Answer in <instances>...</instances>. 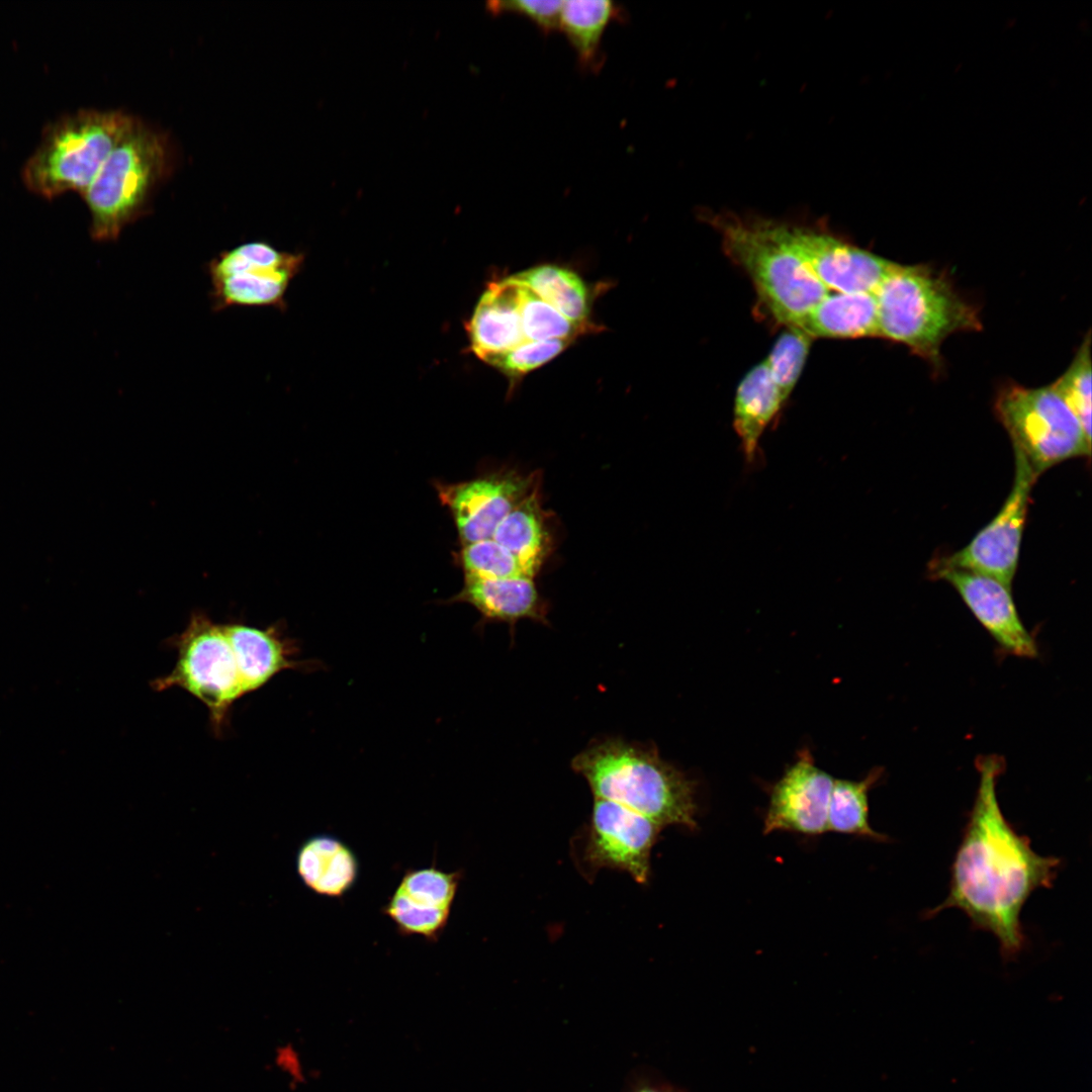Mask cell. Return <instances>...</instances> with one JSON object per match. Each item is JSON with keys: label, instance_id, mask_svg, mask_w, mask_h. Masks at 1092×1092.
<instances>
[{"label": "cell", "instance_id": "6da1fadb", "mask_svg": "<svg viewBox=\"0 0 1092 1092\" xmlns=\"http://www.w3.org/2000/svg\"><path fill=\"white\" fill-rule=\"evenodd\" d=\"M977 769L978 789L950 867L948 894L925 915L963 911L973 928L995 936L1002 957L1011 960L1025 946L1022 909L1035 891L1053 886L1061 859L1034 851L1004 816L996 791L1003 759L982 756Z\"/></svg>", "mask_w": 1092, "mask_h": 1092}, {"label": "cell", "instance_id": "7a4b0ae2", "mask_svg": "<svg viewBox=\"0 0 1092 1092\" xmlns=\"http://www.w3.org/2000/svg\"><path fill=\"white\" fill-rule=\"evenodd\" d=\"M571 767L595 798L619 803L661 827H698L696 782L661 758L654 745L600 739L576 754Z\"/></svg>", "mask_w": 1092, "mask_h": 1092}, {"label": "cell", "instance_id": "3957f363", "mask_svg": "<svg viewBox=\"0 0 1092 1092\" xmlns=\"http://www.w3.org/2000/svg\"><path fill=\"white\" fill-rule=\"evenodd\" d=\"M874 294L879 337L905 345L936 368L947 337L982 326L977 307L926 265L897 264Z\"/></svg>", "mask_w": 1092, "mask_h": 1092}, {"label": "cell", "instance_id": "277c9868", "mask_svg": "<svg viewBox=\"0 0 1092 1092\" xmlns=\"http://www.w3.org/2000/svg\"><path fill=\"white\" fill-rule=\"evenodd\" d=\"M711 223L727 256L749 276L769 314L786 327H799L829 292L784 242L775 220L715 214Z\"/></svg>", "mask_w": 1092, "mask_h": 1092}, {"label": "cell", "instance_id": "5b68a950", "mask_svg": "<svg viewBox=\"0 0 1092 1092\" xmlns=\"http://www.w3.org/2000/svg\"><path fill=\"white\" fill-rule=\"evenodd\" d=\"M134 120L122 111L79 109L48 122L21 169L24 186L47 199L83 194Z\"/></svg>", "mask_w": 1092, "mask_h": 1092}, {"label": "cell", "instance_id": "8992f818", "mask_svg": "<svg viewBox=\"0 0 1092 1092\" xmlns=\"http://www.w3.org/2000/svg\"><path fill=\"white\" fill-rule=\"evenodd\" d=\"M168 164L167 139L135 118L81 194L90 212L91 237L117 239L145 211Z\"/></svg>", "mask_w": 1092, "mask_h": 1092}, {"label": "cell", "instance_id": "52a82bcc", "mask_svg": "<svg viewBox=\"0 0 1092 1092\" xmlns=\"http://www.w3.org/2000/svg\"><path fill=\"white\" fill-rule=\"evenodd\" d=\"M994 410L1013 449L1038 476L1067 459L1090 456L1091 440L1052 384L1028 388L1009 383L999 390Z\"/></svg>", "mask_w": 1092, "mask_h": 1092}, {"label": "cell", "instance_id": "ba28073f", "mask_svg": "<svg viewBox=\"0 0 1092 1092\" xmlns=\"http://www.w3.org/2000/svg\"><path fill=\"white\" fill-rule=\"evenodd\" d=\"M169 644L177 653L175 666L152 681L153 690L179 688L199 700L208 711L212 731L220 736L233 705L244 697L235 655L222 625L195 613L183 632L171 638Z\"/></svg>", "mask_w": 1092, "mask_h": 1092}, {"label": "cell", "instance_id": "9c48e42d", "mask_svg": "<svg viewBox=\"0 0 1092 1092\" xmlns=\"http://www.w3.org/2000/svg\"><path fill=\"white\" fill-rule=\"evenodd\" d=\"M302 256L253 241L220 252L206 265L212 308L282 306Z\"/></svg>", "mask_w": 1092, "mask_h": 1092}, {"label": "cell", "instance_id": "30bf717a", "mask_svg": "<svg viewBox=\"0 0 1092 1092\" xmlns=\"http://www.w3.org/2000/svg\"><path fill=\"white\" fill-rule=\"evenodd\" d=\"M1012 488L998 514L962 549L933 559L929 568H957L1012 587L1031 488L1038 477L1016 449Z\"/></svg>", "mask_w": 1092, "mask_h": 1092}, {"label": "cell", "instance_id": "8fae6325", "mask_svg": "<svg viewBox=\"0 0 1092 1092\" xmlns=\"http://www.w3.org/2000/svg\"><path fill=\"white\" fill-rule=\"evenodd\" d=\"M775 225L784 242L829 291L875 293L897 265L823 228L777 220Z\"/></svg>", "mask_w": 1092, "mask_h": 1092}, {"label": "cell", "instance_id": "7c38bea8", "mask_svg": "<svg viewBox=\"0 0 1092 1092\" xmlns=\"http://www.w3.org/2000/svg\"><path fill=\"white\" fill-rule=\"evenodd\" d=\"M663 827L610 800L595 798L584 858L595 870L611 868L647 882L650 853Z\"/></svg>", "mask_w": 1092, "mask_h": 1092}, {"label": "cell", "instance_id": "4fadbf2b", "mask_svg": "<svg viewBox=\"0 0 1092 1092\" xmlns=\"http://www.w3.org/2000/svg\"><path fill=\"white\" fill-rule=\"evenodd\" d=\"M834 779L815 764L808 748L769 790L763 833L790 831L819 835L827 831L828 806Z\"/></svg>", "mask_w": 1092, "mask_h": 1092}, {"label": "cell", "instance_id": "5bb4252c", "mask_svg": "<svg viewBox=\"0 0 1092 1092\" xmlns=\"http://www.w3.org/2000/svg\"><path fill=\"white\" fill-rule=\"evenodd\" d=\"M538 472L502 470L444 488L464 544L492 538L503 519L538 484Z\"/></svg>", "mask_w": 1092, "mask_h": 1092}, {"label": "cell", "instance_id": "9a60e30c", "mask_svg": "<svg viewBox=\"0 0 1092 1092\" xmlns=\"http://www.w3.org/2000/svg\"><path fill=\"white\" fill-rule=\"evenodd\" d=\"M462 876L460 870L444 872L435 866L410 869L381 911L401 935L436 942L448 924Z\"/></svg>", "mask_w": 1092, "mask_h": 1092}, {"label": "cell", "instance_id": "2e32d148", "mask_svg": "<svg viewBox=\"0 0 1092 1092\" xmlns=\"http://www.w3.org/2000/svg\"><path fill=\"white\" fill-rule=\"evenodd\" d=\"M936 579L949 583L971 613L1007 653L1037 656V645L1017 612L1011 587L979 573L957 568H930Z\"/></svg>", "mask_w": 1092, "mask_h": 1092}, {"label": "cell", "instance_id": "e0dca14e", "mask_svg": "<svg viewBox=\"0 0 1092 1092\" xmlns=\"http://www.w3.org/2000/svg\"><path fill=\"white\" fill-rule=\"evenodd\" d=\"M233 649L244 696L260 690L286 670H314V660H299V648L278 625L265 629L242 623L223 624Z\"/></svg>", "mask_w": 1092, "mask_h": 1092}, {"label": "cell", "instance_id": "ac0fdd59", "mask_svg": "<svg viewBox=\"0 0 1092 1092\" xmlns=\"http://www.w3.org/2000/svg\"><path fill=\"white\" fill-rule=\"evenodd\" d=\"M468 333L473 352L486 363L527 342L522 330L519 283L513 276L493 282L483 292Z\"/></svg>", "mask_w": 1092, "mask_h": 1092}, {"label": "cell", "instance_id": "d6986e66", "mask_svg": "<svg viewBox=\"0 0 1092 1092\" xmlns=\"http://www.w3.org/2000/svg\"><path fill=\"white\" fill-rule=\"evenodd\" d=\"M453 601L474 607L483 623H506L514 632L521 620L548 625V604L534 578L521 576L499 579L468 578Z\"/></svg>", "mask_w": 1092, "mask_h": 1092}, {"label": "cell", "instance_id": "ffe728a7", "mask_svg": "<svg viewBox=\"0 0 1092 1092\" xmlns=\"http://www.w3.org/2000/svg\"><path fill=\"white\" fill-rule=\"evenodd\" d=\"M296 872L302 884L318 896L344 897L356 884L359 860L343 840L330 834L305 839L296 853Z\"/></svg>", "mask_w": 1092, "mask_h": 1092}, {"label": "cell", "instance_id": "44dd1931", "mask_svg": "<svg viewBox=\"0 0 1092 1092\" xmlns=\"http://www.w3.org/2000/svg\"><path fill=\"white\" fill-rule=\"evenodd\" d=\"M547 520L538 484L503 519L492 535V539L508 549L532 578L539 573L551 551Z\"/></svg>", "mask_w": 1092, "mask_h": 1092}, {"label": "cell", "instance_id": "7402d4cb", "mask_svg": "<svg viewBox=\"0 0 1092 1092\" xmlns=\"http://www.w3.org/2000/svg\"><path fill=\"white\" fill-rule=\"evenodd\" d=\"M798 328L812 339L879 337L875 294L828 292Z\"/></svg>", "mask_w": 1092, "mask_h": 1092}, {"label": "cell", "instance_id": "603a6c76", "mask_svg": "<svg viewBox=\"0 0 1092 1092\" xmlns=\"http://www.w3.org/2000/svg\"><path fill=\"white\" fill-rule=\"evenodd\" d=\"M785 402L764 362L753 366L739 382L733 425L747 461L754 459L761 435Z\"/></svg>", "mask_w": 1092, "mask_h": 1092}, {"label": "cell", "instance_id": "cb8c5ba5", "mask_svg": "<svg viewBox=\"0 0 1092 1092\" xmlns=\"http://www.w3.org/2000/svg\"><path fill=\"white\" fill-rule=\"evenodd\" d=\"M622 17L623 9L611 0L563 1L559 30L575 51L582 69H600L603 35L611 21Z\"/></svg>", "mask_w": 1092, "mask_h": 1092}, {"label": "cell", "instance_id": "d4e9b609", "mask_svg": "<svg viewBox=\"0 0 1092 1092\" xmlns=\"http://www.w3.org/2000/svg\"><path fill=\"white\" fill-rule=\"evenodd\" d=\"M513 277L572 323L583 327L589 314L588 290L573 271L554 265L534 267Z\"/></svg>", "mask_w": 1092, "mask_h": 1092}, {"label": "cell", "instance_id": "484cf974", "mask_svg": "<svg viewBox=\"0 0 1092 1092\" xmlns=\"http://www.w3.org/2000/svg\"><path fill=\"white\" fill-rule=\"evenodd\" d=\"M882 772L881 767H876L860 781L834 780L828 806L827 831L882 842L889 839L874 830L869 821V792L879 782Z\"/></svg>", "mask_w": 1092, "mask_h": 1092}, {"label": "cell", "instance_id": "4316f807", "mask_svg": "<svg viewBox=\"0 0 1092 1092\" xmlns=\"http://www.w3.org/2000/svg\"><path fill=\"white\" fill-rule=\"evenodd\" d=\"M812 338L797 327H787L763 361L782 397L787 400L806 363Z\"/></svg>", "mask_w": 1092, "mask_h": 1092}, {"label": "cell", "instance_id": "83f0119b", "mask_svg": "<svg viewBox=\"0 0 1092 1092\" xmlns=\"http://www.w3.org/2000/svg\"><path fill=\"white\" fill-rule=\"evenodd\" d=\"M519 283L520 313L525 340H572L580 327L542 300L531 289Z\"/></svg>", "mask_w": 1092, "mask_h": 1092}, {"label": "cell", "instance_id": "f1b7e54d", "mask_svg": "<svg viewBox=\"0 0 1092 1092\" xmlns=\"http://www.w3.org/2000/svg\"><path fill=\"white\" fill-rule=\"evenodd\" d=\"M1090 333L1079 347L1067 371L1052 384L1080 422L1091 440V353Z\"/></svg>", "mask_w": 1092, "mask_h": 1092}, {"label": "cell", "instance_id": "f546056e", "mask_svg": "<svg viewBox=\"0 0 1092 1092\" xmlns=\"http://www.w3.org/2000/svg\"><path fill=\"white\" fill-rule=\"evenodd\" d=\"M461 563L468 578L529 577L516 557L492 538L464 544Z\"/></svg>", "mask_w": 1092, "mask_h": 1092}, {"label": "cell", "instance_id": "4dcf8cb0", "mask_svg": "<svg viewBox=\"0 0 1092 1092\" xmlns=\"http://www.w3.org/2000/svg\"><path fill=\"white\" fill-rule=\"evenodd\" d=\"M568 340L528 341L507 353L492 359L487 364L503 373L518 377L526 374L560 354L568 345Z\"/></svg>", "mask_w": 1092, "mask_h": 1092}, {"label": "cell", "instance_id": "1f68e13d", "mask_svg": "<svg viewBox=\"0 0 1092 1092\" xmlns=\"http://www.w3.org/2000/svg\"><path fill=\"white\" fill-rule=\"evenodd\" d=\"M563 1L558 0H507L490 1L486 8L492 14L515 13L530 19L544 33L559 29Z\"/></svg>", "mask_w": 1092, "mask_h": 1092}, {"label": "cell", "instance_id": "d6a6232c", "mask_svg": "<svg viewBox=\"0 0 1092 1092\" xmlns=\"http://www.w3.org/2000/svg\"><path fill=\"white\" fill-rule=\"evenodd\" d=\"M626 1092H680L677 1088L664 1083L654 1076L636 1075L628 1085Z\"/></svg>", "mask_w": 1092, "mask_h": 1092}]
</instances>
